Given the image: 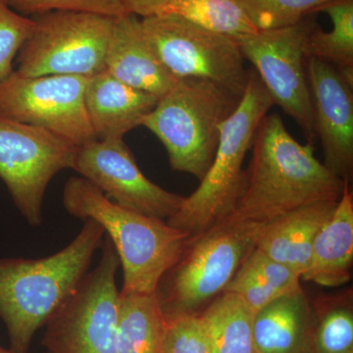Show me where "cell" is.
Wrapping results in <instances>:
<instances>
[{
    "label": "cell",
    "mask_w": 353,
    "mask_h": 353,
    "mask_svg": "<svg viewBox=\"0 0 353 353\" xmlns=\"http://www.w3.org/2000/svg\"><path fill=\"white\" fill-rule=\"evenodd\" d=\"M250 150L239 217L266 224L301 206L340 201L345 180L316 158L311 141L299 143L278 113L260 121Z\"/></svg>",
    "instance_id": "obj_1"
},
{
    "label": "cell",
    "mask_w": 353,
    "mask_h": 353,
    "mask_svg": "<svg viewBox=\"0 0 353 353\" xmlns=\"http://www.w3.org/2000/svg\"><path fill=\"white\" fill-rule=\"evenodd\" d=\"M104 236L101 225L88 219L76 238L54 254L39 259H0V319L11 352H29L34 334L87 275Z\"/></svg>",
    "instance_id": "obj_2"
},
{
    "label": "cell",
    "mask_w": 353,
    "mask_h": 353,
    "mask_svg": "<svg viewBox=\"0 0 353 353\" xmlns=\"http://www.w3.org/2000/svg\"><path fill=\"white\" fill-rule=\"evenodd\" d=\"M62 202L70 215L94 220L104 230L119 257L123 292L157 294L162 277L192 241L167 221L121 208L83 176L67 181Z\"/></svg>",
    "instance_id": "obj_3"
},
{
    "label": "cell",
    "mask_w": 353,
    "mask_h": 353,
    "mask_svg": "<svg viewBox=\"0 0 353 353\" xmlns=\"http://www.w3.org/2000/svg\"><path fill=\"white\" fill-rule=\"evenodd\" d=\"M274 102L254 69L248 70L245 92L236 110L220 126L212 162L197 189L167 220L192 236L203 233L236 210L245 183L243 165L260 121Z\"/></svg>",
    "instance_id": "obj_4"
},
{
    "label": "cell",
    "mask_w": 353,
    "mask_h": 353,
    "mask_svg": "<svg viewBox=\"0 0 353 353\" xmlns=\"http://www.w3.org/2000/svg\"><path fill=\"white\" fill-rule=\"evenodd\" d=\"M263 227L233 213L192 236L182 257L158 285L165 319L199 314L220 296L256 248Z\"/></svg>",
    "instance_id": "obj_5"
},
{
    "label": "cell",
    "mask_w": 353,
    "mask_h": 353,
    "mask_svg": "<svg viewBox=\"0 0 353 353\" xmlns=\"http://www.w3.org/2000/svg\"><path fill=\"white\" fill-rule=\"evenodd\" d=\"M241 99L206 79H178L141 126L161 141L173 170L201 181L214 157L221 124Z\"/></svg>",
    "instance_id": "obj_6"
},
{
    "label": "cell",
    "mask_w": 353,
    "mask_h": 353,
    "mask_svg": "<svg viewBox=\"0 0 353 353\" xmlns=\"http://www.w3.org/2000/svg\"><path fill=\"white\" fill-rule=\"evenodd\" d=\"M115 18L63 10L34 15L14 71L23 77L99 73L105 69Z\"/></svg>",
    "instance_id": "obj_7"
},
{
    "label": "cell",
    "mask_w": 353,
    "mask_h": 353,
    "mask_svg": "<svg viewBox=\"0 0 353 353\" xmlns=\"http://www.w3.org/2000/svg\"><path fill=\"white\" fill-rule=\"evenodd\" d=\"M99 264L88 272L75 292L46 324L48 353H119L116 275L120 260L108 236Z\"/></svg>",
    "instance_id": "obj_8"
},
{
    "label": "cell",
    "mask_w": 353,
    "mask_h": 353,
    "mask_svg": "<svg viewBox=\"0 0 353 353\" xmlns=\"http://www.w3.org/2000/svg\"><path fill=\"white\" fill-rule=\"evenodd\" d=\"M141 25L152 50L172 76L206 79L243 97L248 70L238 41L173 14L143 18Z\"/></svg>",
    "instance_id": "obj_9"
},
{
    "label": "cell",
    "mask_w": 353,
    "mask_h": 353,
    "mask_svg": "<svg viewBox=\"0 0 353 353\" xmlns=\"http://www.w3.org/2000/svg\"><path fill=\"white\" fill-rule=\"evenodd\" d=\"M77 150L41 128L0 116V180L32 226L43 223L48 185L60 171L72 169Z\"/></svg>",
    "instance_id": "obj_10"
},
{
    "label": "cell",
    "mask_w": 353,
    "mask_h": 353,
    "mask_svg": "<svg viewBox=\"0 0 353 353\" xmlns=\"http://www.w3.org/2000/svg\"><path fill=\"white\" fill-rule=\"evenodd\" d=\"M88 78L23 77L14 71L0 82V116L41 128L77 148L95 141L85 105Z\"/></svg>",
    "instance_id": "obj_11"
},
{
    "label": "cell",
    "mask_w": 353,
    "mask_h": 353,
    "mask_svg": "<svg viewBox=\"0 0 353 353\" xmlns=\"http://www.w3.org/2000/svg\"><path fill=\"white\" fill-rule=\"evenodd\" d=\"M312 15L296 25L259 31L238 41L243 57L254 67L274 104L296 121L311 143L315 132L305 44L316 24Z\"/></svg>",
    "instance_id": "obj_12"
},
{
    "label": "cell",
    "mask_w": 353,
    "mask_h": 353,
    "mask_svg": "<svg viewBox=\"0 0 353 353\" xmlns=\"http://www.w3.org/2000/svg\"><path fill=\"white\" fill-rule=\"evenodd\" d=\"M72 169L121 208L150 217L170 219L185 199L146 178L123 139L79 146Z\"/></svg>",
    "instance_id": "obj_13"
},
{
    "label": "cell",
    "mask_w": 353,
    "mask_h": 353,
    "mask_svg": "<svg viewBox=\"0 0 353 353\" xmlns=\"http://www.w3.org/2000/svg\"><path fill=\"white\" fill-rule=\"evenodd\" d=\"M315 137L321 141L324 164L334 175L352 180L353 85L331 64L306 58Z\"/></svg>",
    "instance_id": "obj_14"
},
{
    "label": "cell",
    "mask_w": 353,
    "mask_h": 353,
    "mask_svg": "<svg viewBox=\"0 0 353 353\" xmlns=\"http://www.w3.org/2000/svg\"><path fill=\"white\" fill-rule=\"evenodd\" d=\"M105 70L120 82L152 94L158 99L178 80L167 71L152 50L141 19L131 13L115 18Z\"/></svg>",
    "instance_id": "obj_15"
},
{
    "label": "cell",
    "mask_w": 353,
    "mask_h": 353,
    "mask_svg": "<svg viewBox=\"0 0 353 353\" xmlns=\"http://www.w3.org/2000/svg\"><path fill=\"white\" fill-rule=\"evenodd\" d=\"M159 99L102 70L88 78L85 105L97 139H122L141 126Z\"/></svg>",
    "instance_id": "obj_16"
},
{
    "label": "cell",
    "mask_w": 353,
    "mask_h": 353,
    "mask_svg": "<svg viewBox=\"0 0 353 353\" xmlns=\"http://www.w3.org/2000/svg\"><path fill=\"white\" fill-rule=\"evenodd\" d=\"M314 312L296 290L278 297L255 313V353H313Z\"/></svg>",
    "instance_id": "obj_17"
},
{
    "label": "cell",
    "mask_w": 353,
    "mask_h": 353,
    "mask_svg": "<svg viewBox=\"0 0 353 353\" xmlns=\"http://www.w3.org/2000/svg\"><path fill=\"white\" fill-rule=\"evenodd\" d=\"M338 202L308 204L264 224L256 248L267 256L303 276L313 243Z\"/></svg>",
    "instance_id": "obj_18"
},
{
    "label": "cell",
    "mask_w": 353,
    "mask_h": 353,
    "mask_svg": "<svg viewBox=\"0 0 353 353\" xmlns=\"http://www.w3.org/2000/svg\"><path fill=\"white\" fill-rule=\"evenodd\" d=\"M345 180L334 213L316 236L307 269L301 281L338 288L352 279L353 265V194Z\"/></svg>",
    "instance_id": "obj_19"
},
{
    "label": "cell",
    "mask_w": 353,
    "mask_h": 353,
    "mask_svg": "<svg viewBox=\"0 0 353 353\" xmlns=\"http://www.w3.org/2000/svg\"><path fill=\"white\" fill-rule=\"evenodd\" d=\"M165 319L157 294L120 290L117 345L119 353H163Z\"/></svg>",
    "instance_id": "obj_20"
},
{
    "label": "cell",
    "mask_w": 353,
    "mask_h": 353,
    "mask_svg": "<svg viewBox=\"0 0 353 353\" xmlns=\"http://www.w3.org/2000/svg\"><path fill=\"white\" fill-rule=\"evenodd\" d=\"M301 289L299 274L255 248L243 260L224 292L238 294L256 313L278 297Z\"/></svg>",
    "instance_id": "obj_21"
},
{
    "label": "cell",
    "mask_w": 353,
    "mask_h": 353,
    "mask_svg": "<svg viewBox=\"0 0 353 353\" xmlns=\"http://www.w3.org/2000/svg\"><path fill=\"white\" fill-rule=\"evenodd\" d=\"M211 353H255V311L238 294L223 292L201 313Z\"/></svg>",
    "instance_id": "obj_22"
},
{
    "label": "cell",
    "mask_w": 353,
    "mask_h": 353,
    "mask_svg": "<svg viewBox=\"0 0 353 353\" xmlns=\"http://www.w3.org/2000/svg\"><path fill=\"white\" fill-rule=\"evenodd\" d=\"M317 12L328 14L333 29L323 31L316 23L306 41L305 57L331 64L353 85V0H333Z\"/></svg>",
    "instance_id": "obj_23"
},
{
    "label": "cell",
    "mask_w": 353,
    "mask_h": 353,
    "mask_svg": "<svg viewBox=\"0 0 353 353\" xmlns=\"http://www.w3.org/2000/svg\"><path fill=\"white\" fill-rule=\"evenodd\" d=\"M158 14H173L236 41L259 32L236 0H173Z\"/></svg>",
    "instance_id": "obj_24"
},
{
    "label": "cell",
    "mask_w": 353,
    "mask_h": 353,
    "mask_svg": "<svg viewBox=\"0 0 353 353\" xmlns=\"http://www.w3.org/2000/svg\"><path fill=\"white\" fill-rule=\"evenodd\" d=\"M313 312V353H353L352 296L323 299Z\"/></svg>",
    "instance_id": "obj_25"
},
{
    "label": "cell",
    "mask_w": 353,
    "mask_h": 353,
    "mask_svg": "<svg viewBox=\"0 0 353 353\" xmlns=\"http://www.w3.org/2000/svg\"><path fill=\"white\" fill-rule=\"evenodd\" d=\"M333 0H236L259 31L290 27Z\"/></svg>",
    "instance_id": "obj_26"
},
{
    "label": "cell",
    "mask_w": 353,
    "mask_h": 353,
    "mask_svg": "<svg viewBox=\"0 0 353 353\" xmlns=\"http://www.w3.org/2000/svg\"><path fill=\"white\" fill-rule=\"evenodd\" d=\"M163 353H211L208 328L201 313L166 320Z\"/></svg>",
    "instance_id": "obj_27"
},
{
    "label": "cell",
    "mask_w": 353,
    "mask_h": 353,
    "mask_svg": "<svg viewBox=\"0 0 353 353\" xmlns=\"http://www.w3.org/2000/svg\"><path fill=\"white\" fill-rule=\"evenodd\" d=\"M21 15H38L50 11H79L118 17L127 13L122 0H1Z\"/></svg>",
    "instance_id": "obj_28"
},
{
    "label": "cell",
    "mask_w": 353,
    "mask_h": 353,
    "mask_svg": "<svg viewBox=\"0 0 353 353\" xmlns=\"http://www.w3.org/2000/svg\"><path fill=\"white\" fill-rule=\"evenodd\" d=\"M34 20L15 12L0 0V82L13 73V61L29 37Z\"/></svg>",
    "instance_id": "obj_29"
},
{
    "label": "cell",
    "mask_w": 353,
    "mask_h": 353,
    "mask_svg": "<svg viewBox=\"0 0 353 353\" xmlns=\"http://www.w3.org/2000/svg\"><path fill=\"white\" fill-rule=\"evenodd\" d=\"M127 13L141 17L157 15L162 9L169 6L173 0H122Z\"/></svg>",
    "instance_id": "obj_30"
},
{
    "label": "cell",
    "mask_w": 353,
    "mask_h": 353,
    "mask_svg": "<svg viewBox=\"0 0 353 353\" xmlns=\"http://www.w3.org/2000/svg\"><path fill=\"white\" fill-rule=\"evenodd\" d=\"M0 353H12L9 350L0 347Z\"/></svg>",
    "instance_id": "obj_31"
}]
</instances>
